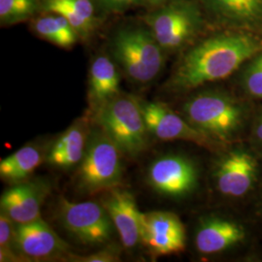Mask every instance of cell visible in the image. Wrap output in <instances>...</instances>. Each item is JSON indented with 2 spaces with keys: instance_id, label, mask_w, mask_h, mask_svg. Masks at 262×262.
Listing matches in <instances>:
<instances>
[{
  "instance_id": "obj_7",
  "label": "cell",
  "mask_w": 262,
  "mask_h": 262,
  "mask_svg": "<svg viewBox=\"0 0 262 262\" xmlns=\"http://www.w3.org/2000/svg\"><path fill=\"white\" fill-rule=\"evenodd\" d=\"M59 217L66 230L81 243L100 245L112 235L113 223L105 207L94 201H59Z\"/></svg>"
},
{
  "instance_id": "obj_27",
  "label": "cell",
  "mask_w": 262,
  "mask_h": 262,
  "mask_svg": "<svg viewBox=\"0 0 262 262\" xmlns=\"http://www.w3.org/2000/svg\"><path fill=\"white\" fill-rule=\"evenodd\" d=\"M173 0H141L140 6H144L148 9L154 10L159 8Z\"/></svg>"
},
{
  "instance_id": "obj_15",
  "label": "cell",
  "mask_w": 262,
  "mask_h": 262,
  "mask_svg": "<svg viewBox=\"0 0 262 262\" xmlns=\"http://www.w3.org/2000/svg\"><path fill=\"white\" fill-rule=\"evenodd\" d=\"M120 94V75L116 64L107 56H96L89 73V104L94 118Z\"/></svg>"
},
{
  "instance_id": "obj_1",
  "label": "cell",
  "mask_w": 262,
  "mask_h": 262,
  "mask_svg": "<svg viewBox=\"0 0 262 262\" xmlns=\"http://www.w3.org/2000/svg\"><path fill=\"white\" fill-rule=\"evenodd\" d=\"M261 51V39L251 33H224L208 38L183 57L170 85L187 91L223 80Z\"/></svg>"
},
{
  "instance_id": "obj_3",
  "label": "cell",
  "mask_w": 262,
  "mask_h": 262,
  "mask_svg": "<svg viewBox=\"0 0 262 262\" xmlns=\"http://www.w3.org/2000/svg\"><path fill=\"white\" fill-rule=\"evenodd\" d=\"M99 127L122 154L137 157L147 146V128L142 105L130 94H120L95 117Z\"/></svg>"
},
{
  "instance_id": "obj_9",
  "label": "cell",
  "mask_w": 262,
  "mask_h": 262,
  "mask_svg": "<svg viewBox=\"0 0 262 262\" xmlns=\"http://www.w3.org/2000/svg\"><path fill=\"white\" fill-rule=\"evenodd\" d=\"M148 131L163 141L184 140L210 147L214 139L159 102H141Z\"/></svg>"
},
{
  "instance_id": "obj_16",
  "label": "cell",
  "mask_w": 262,
  "mask_h": 262,
  "mask_svg": "<svg viewBox=\"0 0 262 262\" xmlns=\"http://www.w3.org/2000/svg\"><path fill=\"white\" fill-rule=\"evenodd\" d=\"M44 12L64 17L83 40L92 37L100 25L96 6L92 0H42V13Z\"/></svg>"
},
{
  "instance_id": "obj_5",
  "label": "cell",
  "mask_w": 262,
  "mask_h": 262,
  "mask_svg": "<svg viewBox=\"0 0 262 262\" xmlns=\"http://www.w3.org/2000/svg\"><path fill=\"white\" fill-rule=\"evenodd\" d=\"M121 150L100 127L92 132L80 163L79 183L86 192L113 189L122 176Z\"/></svg>"
},
{
  "instance_id": "obj_23",
  "label": "cell",
  "mask_w": 262,
  "mask_h": 262,
  "mask_svg": "<svg viewBox=\"0 0 262 262\" xmlns=\"http://www.w3.org/2000/svg\"><path fill=\"white\" fill-rule=\"evenodd\" d=\"M246 92L254 97H262V51L253 57L242 75Z\"/></svg>"
},
{
  "instance_id": "obj_24",
  "label": "cell",
  "mask_w": 262,
  "mask_h": 262,
  "mask_svg": "<svg viewBox=\"0 0 262 262\" xmlns=\"http://www.w3.org/2000/svg\"><path fill=\"white\" fill-rule=\"evenodd\" d=\"M12 223H14L8 215L1 212L0 214V257L1 261L12 259L13 254L11 252V243L14 242L15 228Z\"/></svg>"
},
{
  "instance_id": "obj_25",
  "label": "cell",
  "mask_w": 262,
  "mask_h": 262,
  "mask_svg": "<svg viewBox=\"0 0 262 262\" xmlns=\"http://www.w3.org/2000/svg\"><path fill=\"white\" fill-rule=\"evenodd\" d=\"M99 11L108 14L122 13L135 6H140L141 0H92Z\"/></svg>"
},
{
  "instance_id": "obj_28",
  "label": "cell",
  "mask_w": 262,
  "mask_h": 262,
  "mask_svg": "<svg viewBox=\"0 0 262 262\" xmlns=\"http://www.w3.org/2000/svg\"><path fill=\"white\" fill-rule=\"evenodd\" d=\"M256 135L259 140L262 141V117L260 118V121L258 122L257 128H256Z\"/></svg>"
},
{
  "instance_id": "obj_20",
  "label": "cell",
  "mask_w": 262,
  "mask_h": 262,
  "mask_svg": "<svg viewBox=\"0 0 262 262\" xmlns=\"http://www.w3.org/2000/svg\"><path fill=\"white\" fill-rule=\"evenodd\" d=\"M30 27L38 37L57 47L69 49L80 40L71 24L61 15L53 12H44L31 19Z\"/></svg>"
},
{
  "instance_id": "obj_8",
  "label": "cell",
  "mask_w": 262,
  "mask_h": 262,
  "mask_svg": "<svg viewBox=\"0 0 262 262\" xmlns=\"http://www.w3.org/2000/svg\"><path fill=\"white\" fill-rule=\"evenodd\" d=\"M141 243L155 255H168L186 248V230L178 215L164 211L143 213Z\"/></svg>"
},
{
  "instance_id": "obj_4",
  "label": "cell",
  "mask_w": 262,
  "mask_h": 262,
  "mask_svg": "<svg viewBox=\"0 0 262 262\" xmlns=\"http://www.w3.org/2000/svg\"><path fill=\"white\" fill-rule=\"evenodd\" d=\"M144 21L165 53L185 47L203 25L200 8L192 0H173L150 10Z\"/></svg>"
},
{
  "instance_id": "obj_26",
  "label": "cell",
  "mask_w": 262,
  "mask_h": 262,
  "mask_svg": "<svg viewBox=\"0 0 262 262\" xmlns=\"http://www.w3.org/2000/svg\"><path fill=\"white\" fill-rule=\"evenodd\" d=\"M80 261L85 262H113L119 261L120 260V256L118 251L109 248L103 251H100L98 253L88 255V256H83V257H79Z\"/></svg>"
},
{
  "instance_id": "obj_13",
  "label": "cell",
  "mask_w": 262,
  "mask_h": 262,
  "mask_svg": "<svg viewBox=\"0 0 262 262\" xmlns=\"http://www.w3.org/2000/svg\"><path fill=\"white\" fill-rule=\"evenodd\" d=\"M256 173L257 164L253 156L243 150H235L219 164L216 185L225 195L242 196L253 187Z\"/></svg>"
},
{
  "instance_id": "obj_12",
  "label": "cell",
  "mask_w": 262,
  "mask_h": 262,
  "mask_svg": "<svg viewBox=\"0 0 262 262\" xmlns=\"http://www.w3.org/2000/svg\"><path fill=\"white\" fill-rule=\"evenodd\" d=\"M14 243L24 255L31 258H50L67 252L68 246L41 217L17 224Z\"/></svg>"
},
{
  "instance_id": "obj_19",
  "label": "cell",
  "mask_w": 262,
  "mask_h": 262,
  "mask_svg": "<svg viewBox=\"0 0 262 262\" xmlns=\"http://www.w3.org/2000/svg\"><path fill=\"white\" fill-rule=\"evenodd\" d=\"M220 19L243 27L262 26V0H204Z\"/></svg>"
},
{
  "instance_id": "obj_14",
  "label": "cell",
  "mask_w": 262,
  "mask_h": 262,
  "mask_svg": "<svg viewBox=\"0 0 262 262\" xmlns=\"http://www.w3.org/2000/svg\"><path fill=\"white\" fill-rule=\"evenodd\" d=\"M42 183H21L7 189L1 196V212L15 224H26L41 217L40 210L47 194Z\"/></svg>"
},
{
  "instance_id": "obj_18",
  "label": "cell",
  "mask_w": 262,
  "mask_h": 262,
  "mask_svg": "<svg viewBox=\"0 0 262 262\" xmlns=\"http://www.w3.org/2000/svg\"><path fill=\"white\" fill-rule=\"evenodd\" d=\"M88 137L84 124L75 123L62 133L47 156L50 164L58 168H71L84 158Z\"/></svg>"
},
{
  "instance_id": "obj_21",
  "label": "cell",
  "mask_w": 262,
  "mask_h": 262,
  "mask_svg": "<svg viewBox=\"0 0 262 262\" xmlns=\"http://www.w3.org/2000/svg\"><path fill=\"white\" fill-rule=\"evenodd\" d=\"M41 150L35 146H26L0 162L1 178L18 182L28 178L43 161Z\"/></svg>"
},
{
  "instance_id": "obj_22",
  "label": "cell",
  "mask_w": 262,
  "mask_h": 262,
  "mask_svg": "<svg viewBox=\"0 0 262 262\" xmlns=\"http://www.w3.org/2000/svg\"><path fill=\"white\" fill-rule=\"evenodd\" d=\"M42 13V0H0L1 26L31 20Z\"/></svg>"
},
{
  "instance_id": "obj_10",
  "label": "cell",
  "mask_w": 262,
  "mask_h": 262,
  "mask_svg": "<svg viewBox=\"0 0 262 262\" xmlns=\"http://www.w3.org/2000/svg\"><path fill=\"white\" fill-rule=\"evenodd\" d=\"M148 181L155 190L163 195L184 196L196 186V169L183 157L165 156L150 164Z\"/></svg>"
},
{
  "instance_id": "obj_6",
  "label": "cell",
  "mask_w": 262,
  "mask_h": 262,
  "mask_svg": "<svg viewBox=\"0 0 262 262\" xmlns=\"http://www.w3.org/2000/svg\"><path fill=\"white\" fill-rule=\"evenodd\" d=\"M184 113L197 129L220 139L232 135L242 120V111L237 102L216 92H204L193 96L185 104Z\"/></svg>"
},
{
  "instance_id": "obj_11",
  "label": "cell",
  "mask_w": 262,
  "mask_h": 262,
  "mask_svg": "<svg viewBox=\"0 0 262 262\" xmlns=\"http://www.w3.org/2000/svg\"><path fill=\"white\" fill-rule=\"evenodd\" d=\"M102 205L110 215L123 247L131 249L141 243L143 213L130 192L117 188L110 189Z\"/></svg>"
},
{
  "instance_id": "obj_2",
  "label": "cell",
  "mask_w": 262,
  "mask_h": 262,
  "mask_svg": "<svg viewBox=\"0 0 262 262\" xmlns=\"http://www.w3.org/2000/svg\"><path fill=\"white\" fill-rule=\"evenodd\" d=\"M111 48L115 59L133 82L150 83L164 66L165 52L147 27L120 28L113 36Z\"/></svg>"
},
{
  "instance_id": "obj_17",
  "label": "cell",
  "mask_w": 262,
  "mask_h": 262,
  "mask_svg": "<svg viewBox=\"0 0 262 262\" xmlns=\"http://www.w3.org/2000/svg\"><path fill=\"white\" fill-rule=\"evenodd\" d=\"M244 237L245 232L240 225L215 217L200 225L195 235V246L198 252L212 254L223 252L241 242Z\"/></svg>"
}]
</instances>
